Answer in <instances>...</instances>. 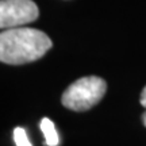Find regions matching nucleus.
Wrapping results in <instances>:
<instances>
[{"mask_svg":"<svg viewBox=\"0 0 146 146\" xmlns=\"http://www.w3.org/2000/svg\"><path fill=\"white\" fill-rule=\"evenodd\" d=\"M52 39L43 31L14 27L0 33V62L22 65L43 57L52 47Z\"/></svg>","mask_w":146,"mask_h":146,"instance_id":"1","label":"nucleus"},{"mask_svg":"<svg viewBox=\"0 0 146 146\" xmlns=\"http://www.w3.org/2000/svg\"><path fill=\"white\" fill-rule=\"evenodd\" d=\"M107 83L98 76L81 77L72 83L62 94V104L72 111H87L103 99Z\"/></svg>","mask_w":146,"mask_h":146,"instance_id":"2","label":"nucleus"},{"mask_svg":"<svg viewBox=\"0 0 146 146\" xmlns=\"http://www.w3.org/2000/svg\"><path fill=\"white\" fill-rule=\"evenodd\" d=\"M39 11L33 0H0V29H14L31 23Z\"/></svg>","mask_w":146,"mask_h":146,"instance_id":"3","label":"nucleus"},{"mask_svg":"<svg viewBox=\"0 0 146 146\" xmlns=\"http://www.w3.org/2000/svg\"><path fill=\"white\" fill-rule=\"evenodd\" d=\"M41 130L45 135V143L46 146H57L60 139L56 130V126L49 118H43L41 120Z\"/></svg>","mask_w":146,"mask_h":146,"instance_id":"4","label":"nucleus"},{"mask_svg":"<svg viewBox=\"0 0 146 146\" xmlns=\"http://www.w3.org/2000/svg\"><path fill=\"white\" fill-rule=\"evenodd\" d=\"M14 141H15L16 146H33L31 142L29 141L26 130L22 127H16L14 130Z\"/></svg>","mask_w":146,"mask_h":146,"instance_id":"5","label":"nucleus"},{"mask_svg":"<svg viewBox=\"0 0 146 146\" xmlns=\"http://www.w3.org/2000/svg\"><path fill=\"white\" fill-rule=\"evenodd\" d=\"M139 103H141V106H143L146 108V85H145V88L142 89V92H141V96H139Z\"/></svg>","mask_w":146,"mask_h":146,"instance_id":"6","label":"nucleus"},{"mask_svg":"<svg viewBox=\"0 0 146 146\" xmlns=\"http://www.w3.org/2000/svg\"><path fill=\"white\" fill-rule=\"evenodd\" d=\"M142 123H143L146 127V112H143V115H142Z\"/></svg>","mask_w":146,"mask_h":146,"instance_id":"7","label":"nucleus"}]
</instances>
